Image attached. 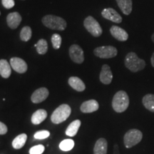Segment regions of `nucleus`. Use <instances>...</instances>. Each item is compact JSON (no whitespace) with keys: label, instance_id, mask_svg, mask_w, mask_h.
<instances>
[{"label":"nucleus","instance_id":"obj_1","mask_svg":"<svg viewBox=\"0 0 154 154\" xmlns=\"http://www.w3.org/2000/svg\"><path fill=\"white\" fill-rule=\"evenodd\" d=\"M125 66L131 72L136 73L142 71L146 67V61L140 59L136 53L129 52L125 57Z\"/></svg>","mask_w":154,"mask_h":154},{"label":"nucleus","instance_id":"obj_2","mask_svg":"<svg viewBox=\"0 0 154 154\" xmlns=\"http://www.w3.org/2000/svg\"><path fill=\"white\" fill-rule=\"evenodd\" d=\"M129 106V97L126 91L116 92L112 100V107L116 112L122 113L128 109Z\"/></svg>","mask_w":154,"mask_h":154},{"label":"nucleus","instance_id":"obj_3","mask_svg":"<svg viewBox=\"0 0 154 154\" xmlns=\"http://www.w3.org/2000/svg\"><path fill=\"white\" fill-rule=\"evenodd\" d=\"M42 23L50 29L63 31L66 28V22L60 17L46 15L42 18Z\"/></svg>","mask_w":154,"mask_h":154},{"label":"nucleus","instance_id":"obj_4","mask_svg":"<svg viewBox=\"0 0 154 154\" xmlns=\"http://www.w3.org/2000/svg\"><path fill=\"white\" fill-rule=\"evenodd\" d=\"M72 109L69 105L61 104L51 114V120L55 124H61L69 118Z\"/></svg>","mask_w":154,"mask_h":154},{"label":"nucleus","instance_id":"obj_5","mask_svg":"<svg viewBox=\"0 0 154 154\" xmlns=\"http://www.w3.org/2000/svg\"><path fill=\"white\" fill-rule=\"evenodd\" d=\"M142 138H143V134L138 129H131L124 135V145L127 149H130L139 143L141 141Z\"/></svg>","mask_w":154,"mask_h":154},{"label":"nucleus","instance_id":"obj_6","mask_svg":"<svg viewBox=\"0 0 154 154\" xmlns=\"http://www.w3.org/2000/svg\"><path fill=\"white\" fill-rule=\"evenodd\" d=\"M84 26L86 29L94 37H99L103 32L101 25L91 16H88L84 19Z\"/></svg>","mask_w":154,"mask_h":154},{"label":"nucleus","instance_id":"obj_7","mask_svg":"<svg viewBox=\"0 0 154 154\" xmlns=\"http://www.w3.org/2000/svg\"><path fill=\"white\" fill-rule=\"evenodd\" d=\"M94 54L96 57L101 59H111L116 57L118 51L113 46H102L96 47L94 50Z\"/></svg>","mask_w":154,"mask_h":154},{"label":"nucleus","instance_id":"obj_8","mask_svg":"<svg viewBox=\"0 0 154 154\" xmlns=\"http://www.w3.org/2000/svg\"><path fill=\"white\" fill-rule=\"evenodd\" d=\"M69 57L76 63H82L84 61V51L82 47L77 44H73L69 48Z\"/></svg>","mask_w":154,"mask_h":154},{"label":"nucleus","instance_id":"obj_9","mask_svg":"<svg viewBox=\"0 0 154 154\" xmlns=\"http://www.w3.org/2000/svg\"><path fill=\"white\" fill-rule=\"evenodd\" d=\"M11 69L19 74H24L27 71L28 66L24 60L19 57H13L10 59Z\"/></svg>","mask_w":154,"mask_h":154},{"label":"nucleus","instance_id":"obj_10","mask_svg":"<svg viewBox=\"0 0 154 154\" xmlns=\"http://www.w3.org/2000/svg\"><path fill=\"white\" fill-rule=\"evenodd\" d=\"M101 15L103 18L111 21L112 22L117 23V24H120L122 22V17L115 9L112 8L104 9L102 11Z\"/></svg>","mask_w":154,"mask_h":154},{"label":"nucleus","instance_id":"obj_11","mask_svg":"<svg viewBox=\"0 0 154 154\" xmlns=\"http://www.w3.org/2000/svg\"><path fill=\"white\" fill-rule=\"evenodd\" d=\"M49 91L47 88L42 87L36 89L31 96V100L34 103H38L45 101L49 96Z\"/></svg>","mask_w":154,"mask_h":154},{"label":"nucleus","instance_id":"obj_12","mask_svg":"<svg viewBox=\"0 0 154 154\" xmlns=\"http://www.w3.org/2000/svg\"><path fill=\"white\" fill-rule=\"evenodd\" d=\"M100 81L103 84H110L113 79V74L111 72L110 66L107 64H103L102 66L101 73L99 76Z\"/></svg>","mask_w":154,"mask_h":154},{"label":"nucleus","instance_id":"obj_13","mask_svg":"<svg viewBox=\"0 0 154 154\" xmlns=\"http://www.w3.org/2000/svg\"><path fill=\"white\" fill-rule=\"evenodd\" d=\"M110 32L113 38L120 42H126L128 38V34L124 29L113 25L110 29Z\"/></svg>","mask_w":154,"mask_h":154},{"label":"nucleus","instance_id":"obj_14","mask_svg":"<svg viewBox=\"0 0 154 154\" xmlns=\"http://www.w3.org/2000/svg\"><path fill=\"white\" fill-rule=\"evenodd\" d=\"M22 17L19 12H11L7 15V23L9 28L15 29L19 26L22 22Z\"/></svg>","mask_w":154,"mask_h":154},{"label":"nucleus","instance_id":"obj_15","mask_svg":"<svg viewBox=\"0 0 154 154\" xmlns=\"http://www.w3.org/2000/svg\"><path fill=\"white\" fill-rule=\"evenodd\" d=\"M99 103L96 100L91 99L88 101H84L81 106L80 109L82 113H89L96 111L99 109Z\"/></svg>","mask_w":154,"mask_h":154},{"label":"nucleus","instance_id":"obj_16","mask_svg":"<svg viewBox=\"0 0 154 154\" xmlns=\"http://www.w3.org/2000/svg\"><path fill=\"white\" fill-rule=\"evenodd\" d=\"M108 149V143L103 138H99L96 142L94 148V154H106Z\"/></svg>","mask_w":154,"mask_h":154},{"label":"nucleus","instance_id":"obj_17","mask_svg":"<svg viewBox=\"0 0 154 154\" xmlns=\"http://www.w3.org/2000/svg\"><path fill=\"white\" fill-rule=\"evenodd\" d=\"M69 84L71 87H72L74 90L77 91H84L86 88V86L84 83L81 79L76 76H72L69 79Z\"/></svg>","mask_w":154,"mask_h":154},{"label":"nucleus","instance_id":"obj_18","mask_svg":"<svg viewBox=\"0 0 154 154\" xmlns=\"http://www.w3.org/2000/svg\"><path fill=\"white\" fill-rule=\"evenodd\" d=\"M117 5L125 15H129L132 11V0H116Z\"/></svg>","mask_w":154,"mask_h":154},{"label":"nucleus","instance_id":"obj_19","mask_svg":"<svg viewBox=\"0 0 154 154\" xmlns=\"http://www.w3.org/2000/svg\"><path fill=\"white\" fill-rule=\"evenodd\" d=\"M47 112L44 109H38L35 111L32 116V122L34 125H38L47 119Z\"/></svg>","mask_w":154,"mask_h":154},{"label":"nucleus","instance_id":"obj_20","mask_svg":"<svg viewBox=\"0 0 154 154\" xmlns=\"http://www.w3.org/2000/svg\"><path fill=\"white\" fill-rule=\"evenodd\" d=\"M11 74V66L5 59L0 60V75L5 79H7Z\"/></svg>","mask_w":154,"mask_h":154},{"label":"nucleus","instance_id":"obj_21","mask_svg":"<svg viewBox=\"0 0 154 154\" xmlns=\"http://www.w3.org/2000/svg\"><path fill=\"white\" fill-rule=\"evenodd\" d=\"M142 103L146 109L154 113V94H146L143 97Z\"/></svg>","mask_w":154,"mask_h":154},{"label":"nucleus","instance_id":"obj_22","mask_svg":"<svg viewBox=\"0 0 154 154\" xmlns=\"http://www.w3.org/2000/svg\"><path fill=\"white\" fill-rule=\"evenodd\" d=\"M81 126V121L80 120H75L73 121L72 123H71L68 126V128L66 130V134L67 136H76L77 132H78L79 129V127Z\"/></svg>","mask_w":154,"mask_h":154},{"label":"nucleus","instance_id":"obj_23","mask_svg":"<svg viewBox=\"0 0 154 154\" xmlns=\"http://www.w3.org/2000/svg\"><path fill=\"white\" fill-rule=\"evenodd\" d=\"M26 139H27V136L25 134H22L17 136L12 141L13 148L15 149H22L26 143Z\"/></svg>","mask_w":154,"mask_h":154},{"label":"nucleus","instance_id":"obj_24","mask_svg":"<svg viewBox=\"0 0 154 154\" xmlns=\"http://www.w3.org/2000/svg\"><path fill=\"white\" fill-rule=\"evenodd\" d=\"M35 47L36 48V51L39 54H45L48 51V43L44 38L38 40L37 44Z\"/></svg>","mask_w":154,"mask_h":154},{"label":"nucleus","instance_id":"obj_25","mask_svg":"<svg viewBox=\"0 0 154 154\" xmlns=\"http://www.w3.org/2000/svg\"><path fill=\"white\" fill-rule=\"evenodd\" d=\"M32 32L29 26H24L20 32V38L23 42H28L32 37Z\"/></svg>","mask_w":154,"mask_h":154},{"label":"nucleus","instance_id":"obj_26","mask_svg":"<svg viewBox=\"0 0 154 154\" xmlns=\"http://www.w3.org/2000/svg\"><path fill=\"white\" fill-rule=\"evenodd\" d=\"M74 146V141L72 139H65L59 144V148L63 151H71Z\"/></svg>","mask_w":154,"mask_h":154},{"label":"nucleus","instance_id":"obj_27","mask_svg":"<svg viewBox=\"0 0 154 154\" xmlns=\"http://www.w3.org/2000/svg\"><path fill=\"white\" fill-rule=\"evenodd\" d=\"M51 43L54 49H59L61 44V37L59 34H54L51 36Z\"/></svg>","mask_w":154,"mask_h":154},{"label":"nucleus","instance_id":"obj_28","mask_svg":"<svg viewBox=\"0 0 154 154\" xmlns=\"http://www.w3.org/2000/svg\"><path fill=\"white\" fill-rule=\"evenodd\" d=\"M50 133L47 130H43V131H39L36 132L34 135V137L36 139L38 140H42L45 139V138H47L49 137Z\"/></svg>","mask_w":154,"mask_h":154},{"label":"nucleus","instance_id":"obj_29","mask_svg":"<svg viewBox=\"0 0 154 154\" xmlns=\"http://www.w3.org/2000/svg\"><path fill=\"white\" fill-rule=\"evenodd\" d=\"M45 148L43 145L39 144V145L34 146L29 149V154H42L44 153Z\"/></svg>","mask_w":154,"mask_h":154},{"label":"nucleus","instance_id":"obj_30","mask_svg":"<svg viewBox=\"0 0 154 154\" xmlns=\"http://www.w3.org/2000/svg\"><path fill=\"white\" fill-rule=\"evenodd\" d=\"M2 4L6 9H11L14 7L15 3L14 0H2Z\"/></svg>","mask_w":154,"mask_h":154},{"label":"nucleus","instance_id":"obj_31","mask_svg":"<svg viewBox=\"0 0 154 154\" xmlns=\"http://www.w3.org/2000/svg\"><path fill=\"white\" fill-rule=\"evenodd\" d=\"M8 128H7V126L2 122L0 121V135H5L7 133Z\"/></svg>","mask_w":154,"mask_h":154},{"label":"nucleus","instance_id":"obj_32","mask_svg":"<svg viewBox=\"0 0 154 154\" xmlns=\"http://www.w3.org/2000/svg\"><path fill=\"white\" fill-rule=\"evenodd\" d=\"M151 63L152 66H153L154 68V52H153V54H152V57L151 58Z\"/></svg>","mask_w":154,"mask_h":154},{"label":"nucleus","instance_id":"obj_33","mask_svg":"<svg viewBox=\"0 0 154 154\" xmlns=\"http://www.w3.org/2000/svg\"><path fill=\"white\" fill-rule=\"evenodd\" d=\"M151 40H152V42H153V43H154V32H153V34H152V36H151Z\"/></svg>","mask_w":154,"mask_h":154},{"label":"nucleus","instance_id":"obj_34","mask_svg":"<svg viewBox=\"0 0 154 154\" xmlns=\"http://www.w3.org/2000/svg\"><path fill=\"white\" fill-rule=\"evenodd\" d=\"M0 15H1V12H0Z\"/></svg>","mask_w":154,"mask_h":154}]
</instances>
